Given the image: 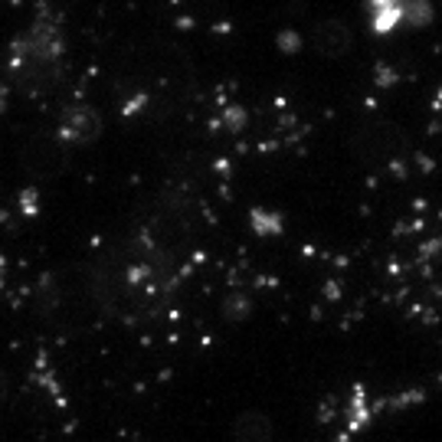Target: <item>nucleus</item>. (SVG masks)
<instances>
[{
  "mask_svg": "<svg viewBox=\"0 0 442 442\" xmlns=\"http://www.w3.org/2000/svg\"><path fill=\"white\" fill-rule=\"evenodd\" d=\"M400 23H406L403 0H374V30L377 33H390Z\"/></svg>",
  "mask_w": 442,
  "mask_h": 442,
  "instance_id": "f257e3e1",
  "label": "nucleus"
}]
</instances>
